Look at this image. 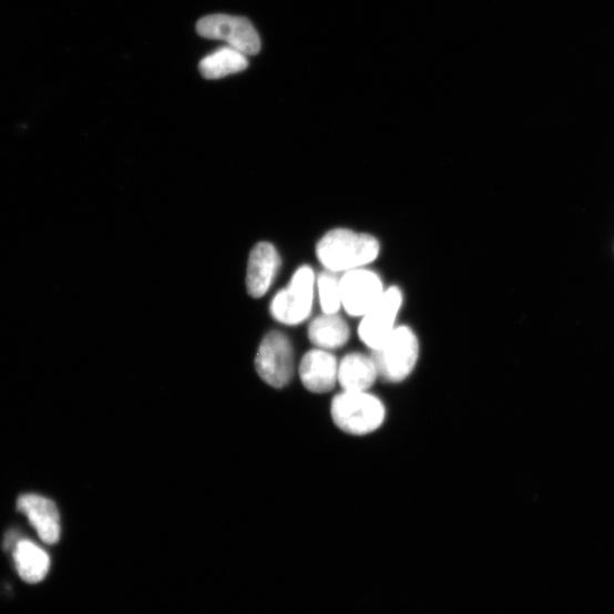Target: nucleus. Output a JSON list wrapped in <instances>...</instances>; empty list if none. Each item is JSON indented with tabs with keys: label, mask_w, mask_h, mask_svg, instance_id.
Segmentation results:
<instances>
[{
	"label": "nucleus",
	"mask_w": 614,
	"mask_h": 614,
	"mask_svg": "<svg viewBox=\"0 0 614 614\" xmlns=\"http://www.w3.org/2000/svg\"><path fill=\"white\" fill-rule=\"evenodd\" d=\"M402 305V290L397 286H392L386 289L379 301L362 317L359 336L370 349L379 348L397 329V320Z\"/></svg>",
	"instance_id": "0eeeda50"
},
{
	"label": "nucleus",
	"mask_w": 614,
	"mask_h": 614,
	"mask_svg": "<svg viewBox=\"0 0 614 614\" xmlns=\"http://www.w3.org/2000/svg\"><path fill=\"white\" fill-rule=\"evenodd\" d=\"M259 378L274 388H284L295 371L294 348L289 338L280 331H270L262 339L255 358Z\"/></svg>",
	"instance_id": "39448f33"
},
{
	"label": "nucleus",
	"mask_w": 614,
	"mask_h": 614,
	"mask_svg": "<svg viewBox=\"0 0 614 614\" xmlns=\"http://www.w3.org/2000/svg\"><path fill=\"white\" fill-rule=\"evenodd\" d=\"M378 377V368L372 356L348 355L338 367V383L344 391H368Z\"/></svg>",
	"instance_id": "f8f14e48"
},
{
	"label": "nucleus",
	"mask_w": 614,
	"mask_h": 614,
	"mask_svg": "<svg viewBox=\"0 0 614 614\" xmlns=\"http://www.w3.org/2000/svg\"><path fill=\"white\" fill-rule=\"evenodd\" d=\"M372 358L379 376L388 382H401L415 370L419 359V340L408 326H398L376 350Z\"/></svg>",
	"instance_id": "20e7f679"
},
{
	"label": "nucleus",
	"mask_w": 614,
	"mask_h": 614,
	"mask_svg": "<svg viewBox=\"0 0 614 614\" xmlns=\"http://www.w3.org/2000/svg\"><path fill=\"white\" fill-rule=\"evenodd\" d=\"M317 290L323 314L337 315L342 307L340 278L337 274L324 272L317 277Z\"/></svg>",
	"instance_id": "dca6fc26"
},
{
	"label": "nucleus",
	"mask_w": 614,
	"mask_h": 614,
	"mask_svg": "<svg viewBox=\"0 0 614 614\" xmlns=\"http://www.w3.org/2000/svg\"><path fill=\"white\" fill-rule=\"evenodd\" d=\"M317 276L309 266L298 268L290 283L276 294L270 305L273 318L285 326H298L313 315Z\"/></svg>",
	"instance_id": "7ed1b4c3"
},
{
	"label": "nucleus",
	"mask_w": 614,
	"mask_h": 614,
	"mask_svg": "<svg viewBox=\"0 0 614 614\" xmlns=\"http://www.w3.org/2000/svg\"><path fill=\"white\" fill-rule=\"evenodd\" d=\"M14 562L20 577L29 584L45 580L51 567L48 552L28 540L16 545Z\"/></svg>",
	"instance_id": "ddd939ff"
},
{
	"label": "nucleus",
	"mask_w": 614,
	"mask_h": 614,
	"mask_svg": "<svg viewBox=\"0 0 614 614\" xmlns=\"http://www.w3.org/2000/svg\"><path fill=\"white\" fill-rule=\"evenodd\" d=\"M18 510L24 513L43 543L57 544L61 538V520L58 506L47 498L28 494L18 501Z\"/></svg>",
	"instance_id": "9d476101"
},
{
	"label": "nucleus",
	"mask_w": 614,
	"mask_h": 614,
	"mask_svg": "<svg viewBox=\"0 0 614 614\" xmlns=\"http://www.w3.org/2000/svg\"><path fill=\"white\" fill-rule=\"evenodd\" d=\"M350 337L347 323L337 315L316 318L309 326V338L317 348L330 350L342 347Z\"/></svg>",
	"instance_id": "4468645a"
},
{
	"label": "nucleus",
	"mask_w": 614,
	"mask_h": 614,
	"mask_svg": "<svg viewBox=\"0 0 614 614\" xmlns=\"http://www.w3.org/2000/svg\"><path fill=\"white\" fill-rule=\"evenodd\" d=\"M340 286L342 309L356 318L366 316L386 291L380 276L367 268L344 274Z\"/></svg>",
	"instance_id": "6e6552de"
},
{
	"label": "nucleus",
	"mask_w": 614,
	"mask_h": 614,
	"mask_svg": "<svg viewBox=\"0 0 614 614\" xmlns=\"http://www.w3.org/2000/svg\"><path fill=\"white\" fill-rule=\"evenodd\" d=\"M338 367L336 358L329 350L313 349L299 364V378L307 390L316 393L328 392L338 382Z\"/></svg>",
	"instance_id": "9b49d317"
},
{
	"label": "nucleus",
	"mask_w": 614,
	"mask_h": 614,
	"mask_svg": "<svg viewBox=\"0 0 614 614\" xmlns=\"http://www.w3.org/2000/svg\"><path fill=\"white\" fill-rule=\"evenodd\" d=\"M248 68V60L243 53L227 47L217 50L202 60L199 71L205 79L216 80L243 72Z\"/></svg>",
	"instance_id": "2eb2a0df"
},
{
	"label": "nucleus",
	"mask_w": 614,
	"mask_h": 614,
	"mask_svg": "<svg viewBox=\"0 0 614 614\" xmlns=\"http://www.w3.org/2000/svg\"><path fill=\"white\" fill-rule=\"evenodd\" d=\"M197 32L207 39L223 40L244 55L260 51V39L253 24L245 18L214 14L201 19Z\"/></svg>",
	"instance_id": "423d86ee"
},
{
	"label": "nucleus",
	"mask_w": 614,
	"mask_h": 614,
	"mask_svg": "<svg viewBox=\"0 0 614 614\" xmlns=\"http://www.w3.org/2000/svg\"><path fill=\"white\" fill-rule=\"evenodd\" d=\"M331 417L340 430L365 436L381 427L386 409L378 398L367 391H344L332 400Z\"/></svg>",
	"instance_id": "f03ea898"
},
{
	"label": "nucleus",
	"mask_w": 614,
	"mask_h": 614,
	"mask_svg": "<svg viewBox=\"0 0 614 614\" xmlns=\"http://www.w3.org/2000/svg\"><path fill=\"white\" fill-rule=\"evenodd\" d=\"M282 268L277 248L267 242L255 245L248 258L246 286L254 298L265 296L275 283Z\"/></svg>",
	"instance_id": "1a4fd4ad"
},
{
	"label": "nucleus",
	"mask_w": 614,
	"mask_h": 614,
	"mask_svg": "<svg viewBox=\"0 0 614 614\" xmlns=\"http://www.w3.org/2000/svg\"><path fill=\"white\" fill-rule=\"evenodd\" d=\"M321 266L334 274L367 268L380 254V244L371 235L349 229H334L317 244Z\"/></svg>",
	"instance_id": "f257e3e1"
}]
</instances>
